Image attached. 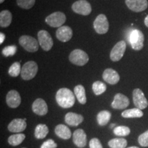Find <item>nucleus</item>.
<instances>
[{"label":"nucleus","instance_id":"nucleus-1","mask_svg":"<svg viewBox=\"0 0 148 148\" xmlns=\"http://www.w3.org/2000/svg\"><path fill=\"white\" fill-rule=\"evenodd\" d=\"M56 99L60 107L69 108L75 103V97L73 92L67 88H60L56 92Z\"/></svg>","mask_w":148,"mask_h":148},{"label":"nucleus","instance_id":"nucleus-2","mask_svg":"<svg viewBox=\"0 0 148 148\" xmlns=\"http://www.w3.org/2000/svg\"><path fill=\"white\" fill-rule=\"evenodd\" d=\"M38 72V65L34 61H28L21 68V76L24 80H29L36 76Z\"/></svg>","mask_w":148,"mask_h":148},{"label":"nucleus","instance_id":"nucleus-3","mask_svg":"<svg viewBox=\"0 0 148 148\" xmlns=\"http://www.w3.org/2000/svg\"><path fill=\"white\" fill-rule=\"evenodd\" d=\"M69 58L71 63L77 66H84L89 60L87 53L79 49H74L72 51Z\"/></svg>","mask_w":148,"mask_h":148},{"label":"nucleus","instance_id":"nucleus-4","mask_svg":"<svg viewBox=\"0 0 148 148\" xmlns=\"http://www.w3.org/2000/svg\"><path fill=\"white\" fill-rule=\"evenodd\" d=\"M19 44L29 52H36L39 47V42L32 36L23 35L18 39Z\"/></svg>","mask_w":148,"mask_h":148},{"label":"nucleus","instance_id":"nucleus-5","mask_svg":"<svg viewBox=\"0 0 148 148\" xmlns=\"http://www.w3.org/2000/svg\"><path fill=\"white\" fill-rule=\"evenodd\" d=\"M145 37L143 32L138 29H134L130 35V42L132 49L134 50H141L143 47V42Z\"/></svg>","mask_w":148,"mask_h":148},{"label":"nucleus","instance_id":"nucleus-6","mask_svg":"<svg viewBox=\"0 0 148 148\" xmlns=\"http://www.w3.org/2000/svg\"><path fill=\"white\" fill-rule=\"evenodd\" d=\"M66 16L63 12H55L49 14L45 18L48 25L53 27H60L66 21Z\"/></svg>","mask_w":148,"mask_h":148},{"label":"nucleus","instance_id":"nucleus-7","mask_svg":"<svg viewBox=\"0 0 148 148\" xmlns=\"http://www.w3.org/2000/svg\"><path fill=\"white\" fill-rule=\"evenodd\" d=\"M93 27L97 34H106L109 29V23L106 16L103 14H99L94 21Z\"/></svg>","mask_w":148,"mask_h":148},{"label":"nucleus","instance_id":"nucleus-8","mask_svg":"<svg viewBox=\"0 0 148 148\" xmlns=\"http://www.w3.org/2000/svg\"><path fill=\"white\" fill-rule=\"evenodd\" d=\"M38 41L43 50L49 51L53 45L50 34L46 30H40L38 32Z\"/></svg>","mask_w":148,"mask_h":148},{"label":"nucleus","instance_id":"nucleus-9","mask_svg":"<svg viewBox=\"0 0 148 148\" xmlns=\"http://www.w3.org/2000/svg\"><path fill=\"white\" fill-rule=\"evenodd\" d=\"M72 10L75 13L87 16L90 14L92 11L91 5L90 3L86 0H78L72 5Z\"/></svg>","mask_w":148,"mask_h":148},{"label":"nucleus","instance_id":"nucleus-10","mask_svg":"<svg viewBox=\"0 0 148 148\" xmlns=\"http://www.w3.org/2000/svg\"><path fill=\"white\" fill-rule=\"evenodd\" d=\"M125 49H126V43L124 40L118 42L110 51V57L111 60L113 62L119 61L124 55Z\"/></svg>","mask_w":148,"mask_h":148},{"label":"nucleus","instance_id":"nucleus-11","mask_svg":"<svg viewBox=\"0 0 148 148\" xmlns=\"http://www.w3.org/2000/svg\"><path fill=\"white\" fill-rule=\"evenodd\" d=\"M133 102L135 106L138 109L143 110L147 107L148 101L143 92L140 88H135L133 90Z\"/></svg>","mask_w":148,"mask_h":148},{"label":"nucleus","instance_id":"nucleus-12","mask_svg":"<svg viewBox=\"0 0 148 148\" xmlns=\"http://www.w3.org/2000/svg\"><path fill=\"white\" fill-rule=\"evenodd\" d=\"M125 2L127 8L135 12H143L148 6L147 0H125Z\"/></svg>","mask_w":148,"mask_h":148},{"label":"nucleus","instance_id":"nucleus-13","mask_svg":"<svg viewBox=\"0 0 148 148\" xmlns=\"http://www.w3.org/2000/svg\"><path fill=\"white\" fill-rule=\"evenodd\" d=\"M56 35V38L59 40H60L61 42H66L71 39L73 36V30L70 27L63 25L57 29Z\"/></svg>","mask_w":148,"mask_h":148},{"label":"nucleus","instance_id":"nucleus-14","mask_svg":"<svg viewBox=\"0 0 148 148\" xmlns=\"http://www.w3.org/2000/svg\"><path fill=\"white\" fill-rule=\"evenodd\" d=\"M130 104L129 99L126 96L121 93H117L114 95V100L111 103V106L114 109H124Z\"/></svg>","mask_w":148,"mask_h":148},{"label":"nucleus","instance_id":"nucleus-15","mask_svg":"<svg viewBox=\"0 0 148 148\" xmlns=\"http://www.w3.org/2000/svg\"><path fill=\"white\" fill-rule=\"evenodd\" d=\"M32 108L35 114L40 116L45 115L48 112L47 103L45 101L41 98H38L33 102Z\"/></svg>","mask_w":148,"mask_h":148},{"label":"nucleus","instance_id":"nucleus-16","mask_svg":"<svg viewBox=\"0 0 148 148\" xmlns=\"http://www.w3.org/2000/svg\"><path fill=\"white\" fill-rule=\"evenodd\" d=\"M21 96L15 90H12L8 92L6 95V103L9 107L16 108L21 104Z\"/></svg>","mask_w":148,"mask_h":148},{"label":"nucleus","instance_id":"nucleus-17","mask_svg":"<svg viewBox=\"0 0 148 148\" xmlns=\"http://www.w3.org/2000/svg\"><path fill=\"white\" fill-rule=\"evenodd\" d=\"M26 127L25 119H14L8 124V129L10 132L19 133L25 130Z\"/></svg>","mask_w":148,"mask_h":148},{"label":"nucleus","instance_id":"nucleus-18","mask_svg":"<svg viewBox=\"0 0 148 148\" xmlns=\"http://www.w3.org/2000/svg\"><path fill=\"white\" fill-rule=\"evenodd\" d=\"M103 80L110 84H116L119 82L120 77L119 73L112 69H106L103 71L102 75Z\"/></svg>","mask_w":148,"mask_h":148},{"label":"nucleus","instance_id":"nucleus-19","mask_svg":"<svg viewBox=\"0 0 148 148\" xmlns=\"http://www.w3.org/2000/svg\"><path fill=\"white\" fill-rule=\"evenodd\" d=\"M73 140L78 147H84L86 144V134L82 129H77L73 134Z\"/></svg>","mask_w":148,"mask_h":148},{"label":"nucleus","instance_id":"nucleus-20","mask_svg":"<svg viewBox=\"0 0 148 148\" xmlns=\"http://www.w3.org/2000/svg\"><path fill=\"white\" fill-rule=\"evenodd\" d=\"M83 120H84L83 116L74 112H68L64 116V121L71 126H77L82 123Z\"/></svg>","mask_w":148,"mask_h":148},{"label":"nucleus","instance_id":"nucleus-21","mask_svg":"<svg viewBox=\"0 0 148 148\" xmlns=\"http://www.w3.org/2000/svg\"><path fill=\"white\" fill-rule=\"evenodd\" d=\"M55 133L57 136L63 139H69L71 136L70 129L63 124H59L55 127Z\"/></svg>","mask_w":148,"mask_h":148},{"label":"nucleus","instance_id":"nucleus-22","mask_svg":"<svg viewBox=\"0 0 148 148\" xmlns=\"http://www.w3.org/2000/svg\"><path fill=\"white\" fill-rule=\"evenodd\" d=\"M12 13L9 10H2L0 12V25H1V27H8L12 22Z\"/></svg>","mask_w":148,"mask_h":148},{"label":"nucleus","instance_id":"nucleus-23","mask_svg":"<svg viewBox=\"0 0 148 148\" xmlns=\"http://www.w3.org/2000/svg\"><path fill=\"white\" fill-rule=\"evenodd\" d=\"M74 94L79 103L82 104H85L86 103V92H85L84 87L82 85H77L74 88Z\"/></svg>","mask_w":148,"mask_h":148},{"label":"nucleus","instance_id":"nucleus-24","mask_svg":"<svg viewBox=\"0 0 148 148\" xmlns=\"http://www.w3.org/2000/svg\"><path fill=\"white\" fill-rule=\"evenodd\" d=\"M121 116L124 118H140L143 116V112L140 109L134 108L124 110Z\"/></svg>","mask_w":148,"mask_h":148},{"label":"nucleus","instance_id":"nucleus-25","mask_svg":"<svg viewBox=\"0 0 148 148\" xmlns=\"http://www.w3.org/2000/svg\"><path fill=\"white\" fill-rule=\"evenodd\" d=\"M111 118V113L108 110H102L98 113L97 121L98 124L101 126L106 125L108 123Z\"/></svg>","mask_w":148,"mask_h":148},{"label":"nucleus","instance_id":"nucleus-26","mask_svg":"<svg viewBox=\"0 0 148 148\" xmlns=\"http://www.w3.org/2000/svg\"><path fill=\"white\" fill-rule=\"evenodd\" d=\"M49 133V128L45 124H38L35 128V137L38 139H42L47 136Z\"/></svg>","mask_w":148,"mask_h":148},{"label":"nucleus","instance_id":"nucleus-27","mask_svg":"<svg viewBox=\"0 0 148 148\" xmlns=\"http://www.w3.org/2000/svg\"><path fill=\"white\" fill-rule=\"evenodd\" d=\"M127 143V140L125 138H115L109 140L108 145L110 148H125Z\"/></svg>","mask_w":148,"mask_h":148},{"label":"nucleus","instance_id":"nucleus-28","mask_svg":"<svg viewBox=\"0 0 148 148\" xmlns=\"http://www.w3.org/2000/svg\"><path fill=\"white\" fill-rule=\"evenodd\" d=\"M25 138V135L21 133H18V134L11 135L8 138V141L10 145L12 146H16L21 144L23 140Z\"/></svg>","mask_w":148,"mask_h":148},{"label":"nucleus","instance_id":"nucleus-29","mask_svg":"<svg viewBox=\"0 0 148 148\" xmlns=\"http://www.w3.org/2000/svg\"><path fill=\"white\" fill-rule=\"evenodd\" d=\"M92 88L96 95H99L106 91V85L100 81H96L92 84Z\"/></svg>","mask_w":148,"mask_h":148},{"label":"nucleus","instance_id":"nucleus-30","mask_svg":"<svg viewBox=\"0 0 148 148\" xmlns=\"http://www.w3.org/2000/svg\"><path fill=\"white\" fill-rule=\"evenodd\" d=\"M21 64L20 62H14L10 67L9 68L8 73L10 76L12 77H17L19 73H21Z\"/></svg>","mask_w":148,"mask_h":148},{"label":"nucleus","instance_id":"nucleus-31","mask_svg":"<svg viewBox=\"0 0 148 148\" xmlns=\"http://www.w3.org/2000/svg\"><path fill=\"white\" fill-rule=\"evenodd\" d=\"M114 134L119 136H126L130 133V129L128 127L124 126V125H121V126H117L114 129Z\"/></svg>","mask_w":148,"mask_h":148},{"label":"nucleus","instance_id":"nucleus-32","mask_svg":"<svg viewBox=\"0 0 148 148\" xmlns=\"http://www.w3.org/2000/svg\"><path fill=\"white\" fill-rule=\"evenodd\" d=\"M36 0H16L17 5L23 9H30L34 6Z\"/></svg>","mask_w":148,"mask_h":148},{"label":"nucleus","instance_id":"nucleus-33","mask_svg":"<svg viewBox=\"0 0 148 148\" xmlns=\"http://www.w3.org/2000/svg\"><path fill=\"white\" fill-rule=\"evenodd\" d=\"M17 48L15 45H10L7 46V47H4L2 50L3 55L5 57L11 56H14L16 52Z\"/></svg>","mask_w":148,"mask_h":148},{"label":"nucleus","instance_id":"nucleus-34","mask_svg":"<svg viewBox=\"0 0 148 148\" xmlns=\"http://www.w3.org/2000/svg\"><path fill=\"white\" fill-rule=\"evenodd\" d=\"M138 143L142 147H148V130L138 136Z\"/></svg>","mask_w":148,"mask_h":148},{"label":"nucleus","instance_id":"nucleus-35","mask_svg":"<svg viewBox=\"0 0 148 148\" xmlns=\"http://www.w3.org/2000/svg\"><path fill=\"white\" fill-rule=\"evenodd\" d=\"M57 144L52 139H48L44 142L40 146V148H56Z\"/></svg>","mask_w":148,"mask_h":148},{"label":"nucleus","instance_id":"nucleus-36","mask_svg":"<svg viewBox=\"0 0 148 148\" xmlns=\"http://www.w3.org/2000/svg\"><path fill=\"white\" fill-rule=\"evenodd\" d=\"M90 148H103L100 140L97 138H93L89 142Z\"/></svg>","mask_w":148,"mask_h":148},{"label":"nucleus","instance_id":"nucleus-37","mask_svg":"<svg viewBox=\"0 0 148 148\" xmlns=\"http://www.w3.org/2000/svg\"><path fill=\"white\" fill-rule=\"evenodd\" d=\"M5 39V34L3 33H0V44H2L3 42L4 41Z\"/></svg>","mask_w":148,"mask_h":148},{"label":"nucleus","instance_id":"nucleus-38","mask_svg":"<svg viewBox=\"0 0 148 148\" xmlns=\"http://www.w3.org/2000/svg\"><path fill=\"white\" fill-rule=\"evenodd\" d=\"M144 23H145V25L148 27V15L146 16L145 20H144Z\"/></svg>","mask_w":148,"mask_h":148},{"label":"nucleus","instance_id":"nucleus-39","mask_svg":"<svg viewBox=\"0 0 148 148\" xmlns=\"http://www.w3.org/2000/svg\"><path fill=\"white\" fill-rule=\"evenodd\" d=\"M127 148H139V147H136V146H132V147H127Z\"/></svg>","mask_w":148,"mask_h":148},{"label":"nucleus","instance_id":"nucleus-40","mask_svg":"<svg viewBox=\"0 0 148 148\" xmlns=\"http://www.w3.org/2000/svg\"><path fill=\"white\" fill-rule=\"evenodd\" d=\"M5 1V0H0V3H2L3 2V1Z\"/></svg>","mask_w":148,"mask_h":148},{"label":"nucleus","instance_id":"nucleus-41","mask_svg":"<svg viewBox=\"0 0 148 148\" xmlns=\"http://www.w3.org/2000/svg\"><path fill=\"white\" fill-rule=\"evenodd\" d=\"M110 125H111V126H110V127H114V124H111Z\"/></svg>","mask_w":148,"mask_h":148}]
</instances>
